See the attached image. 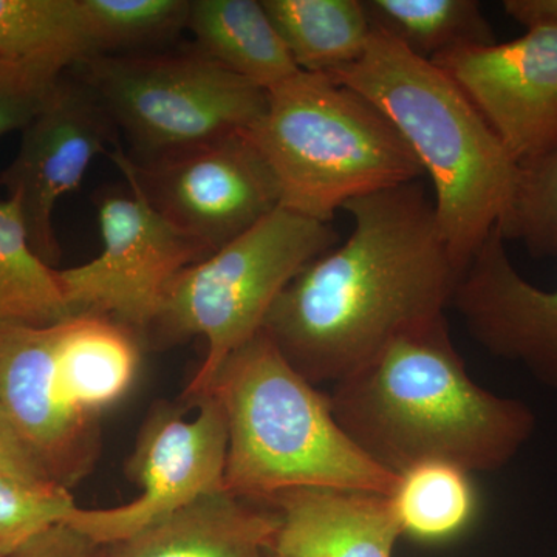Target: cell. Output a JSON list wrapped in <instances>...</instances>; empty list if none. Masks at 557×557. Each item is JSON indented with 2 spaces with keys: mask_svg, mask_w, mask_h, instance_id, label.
Instances as JSON below:
<instances>
[{
  "mask_svg": "<svg viewBox=\"0 0 557 557\" xmlns=\"http://www.w3.org/2000/svg\"><path fill=\"white\" fill-rule=\"evenodd\" d=\"M209 394L228 421L225 491L233 496L267 504L298 487L391 496L397 485L398 475L351 442L330 397L289 364L263 330L231 355Z\"/></svg>",
  "mask_w": 557,
  "mask_h": 557,
  "instance_id": "277c9868",
  "label": "cell"
},
{
  "mask_svg": "<svg viewBox=\"0 0 557 557\" xmlns=\"http://www.w3.org/2000/svg\"><path fill=\"white\" fill-rule=\"evenodd\" d=\"M432 62L467 94L516 163L557 148V24Z\"/></svg>",
  "mask_w": 557,
  "mask_h": 557,
  "instance_id": "7c38bea8",
  "label": "cell"
},
{
  "mask_svg": "<svg viewBox=\"0 0 557 557\" xmlns=\"http://www.w3.org/2000/svg\"><path fill=\"white\" fill-rule=\"evenodd\" d=\"M333 416L362 453L399 475L424 461L469 472L507 467L536 431L527 403L469 376L448 318L401 336L330 395Z\"/></svg>",
  "mask_w": 557,
  "mask_h": 557,
  "instance_id": "7a4b0ae2",
  "label": "cell"
},
{
  "mask_svg": "<svg viewBox=\"0 0 557 557\" xmlns=\"http://www.w3.org/2000/svg\"><path fill=\"white\" fill-rule=\"evenodd\" d=\"M247 134L276 178L281 207L319 222L424 177L387 116L327 73L300 70L267 91L265 112Z\"/></svg>",
  "mask_w": 557,
  "mask_h": 557,
  "instance_id": "5b68a950",
  "label": "cell"
},
{
  "mask_svg": "<svg viewBox=\"0 0 557 557\" xmlns=\"http://www.w3.org/2000/svg\"><path fill=\"white\" fill-rule=\"evenodd\" d=\"M186 28L201 53L265 91L300 72L262 0H193Z\"/></svg>",
  "mask_w": 557,
  "mask_h": 557,
  "instance_id": "d6986e66",
  "label": "cell"
},
{
  "mask_svg": "<svg viewBox=\"0 0 557 557\" xmlns=\"http://www.w3.org/2000/svg\"><path fill=\"white\" fill-rule=\"evenodd\" d=\"M504 10L525 28L557 24V0H505Z\"/></svg>",
  "mask_w": 557,
  "mask_h": 557,
  "instance_id": "f546056e",
  "label": "cell"
},
{
  "mask_svg": "<svg viewBox=\"0 0 557 557\" xmlns=\"http://www.w3.org/2000/svg\"><path fill=\"white\" fill-rule=\"evenodd\" d=\"M388 498L401 533L431 544L458 536L479 507L469 472L445 461L401 472Z\"/></svg>",
  "mask_w": 557,
  "mask_h": 557,
  "instance_id": "603a6c76",
  "label": "cell"
},
{
  "mask_svg": "<svg viewBox=\"0 0 557 557\" xmlns=\"http://www.w3.org/2000/svg\"><path fill=\"white\" fill-rule=\"evenodd\" d=\"M115 129L90 87L62 76L21 131L16 159L0 172V185L17 201L33 249L50 267L61 256L54 208L79 188L95 157L108 152Z\"/></svg>",
  "mask_w": 557,
  "mask_h": 557,
  "instance_id": "8fae6325",
  "label": "cell"
},
{
  "mask_svg": "<svg viewBox=\"0 0 557 557\" xmlns=\"http://www.w3.org/2000/svg\"><path fill=\"white\" fill-rule=\"evenodd\" d=\"M338 244L330 223L278 207L236 240L180 271L153 325L171 338L207 339V357L186 398L207 397L231 355L263 329L289 282Z\"/></svg>",
  "mask_w": 557,
  "mask_h": 557,
  "instance_id": "8992f818",
  "label": "cell"
},
{
  "mask_svg": "<svg viewBox=\"0 0 557 557\" xmlns=\"http://www.w3.org/2000/svg\"><path fill=\"white\" fill-rule=\"evenodd\" d=\"M81 65L84 83L134 146V160L248 132L267 109L265 90L199 49L100 54Z\"/></svg>",
  "mask_w": 557,
  "mask_h": 557,
  "instance_id": "52a82bcc",
  "label": "cell"
},
{
  "mask_svg": "<svg viewBox=\"0 0 557 557\" xmlns=\"http://www.w3.org/2000/svg\"><path fill=\"white\" fill-rule=\"evenodd\" d=\"M0 471L32 480V482H53L11 426L2 409H0Z\"/></svg>",
  "mask_w": 557,
  "mask_h": 557,
  "instance_id": "83f0119b",
  "label": "cell"
},
{
  "mask_svg": "<svg viewBox=\"0 0 557 557\" xmlns=\"http://www.w3.org/2000/svg\"><path fill=\"white\" fill-rule=\"evenodd\" d=\"M299 70L330 73L364 53L372 27L362 0H262Z\"/></svg>",
  "mask_w": 557,
  "mask_h": 557,
  "instance_id": "ffe728a7",
  "label": "cell"
},
{
  "mask_svg": "<svg viewBox=\"0 0 557 557\" xmlns=\"http://www.w3.org/2000/svg\"><path fill=\"white\" fill-rule=\"evenodd\" d=\"M129 190L98 203L101 255L58 270V281L73 317L100 314L134 332L156 324L171 282L207 255L137 189Z\"/></svg>",
  "mask_w": 557,
  "mask_h": 557,
  "instance_id": "9c48e42d",
  "label": "cell"
},
{
  "mask_svg": "<svg viewBox=\"0 0 557 557\" xmlns=\"http://www.w3.org/2000/svg\"><path fill=\"white\" fill-rule=\"evenodd\" d=\"M450 307L479 346L557 391V288L520 276L497 228L465 267Z\"/></svg>",
  "mask_w": 557,
  "mask_h": 557,
  "instance_id": "5bb4252c",
  "label": "cell"
},
{
  "mask_svg": "<svg viewBox=\"0 0 557 557\" xmlns=\"http://www.w3.org/2000/svg\"><path fill=\"white\" fill-rule=\"evenodd\" d=\"M394 124L431 178L443 237L458 271L500 222L519 164L445 70L372 30L354 64L330 72Z\"/></svg>",
  "mask_w": 557,
  "mask_h": 557,
  "instance_id": "3957f363",
  "label": "cell"
},
{
  "mask_svg": "<svg viewBox=\"0 0 557 557\" xmlns=\"http://www.w3.org/2000/svg\"><path fill=\"white\" fill-rule=\"evenodd\" d=\"M62 322L0 330V409L49 478L69 487L94 468L100 437L97 418L72 408L58 387Z\"/></svg>",
  "mask_w": 557,
  "mask_h": 557,
  "instance_id": "4fadbf2b",
  "label": "cell"
},
{
  "mask_svg": "<svg viewBox=\"0 0 557 557\" xmlns=\"http://www.w3.org/2000/svg\"><path fill=\"white\" fill-rule=\"evenodd\" d=\"M277 530L274 509L220 491L110 545L104 557H259Z\"/></svg>",
  "mask_w": 557,
  "mask_h": 557,
  "instance_id": "2e32d148",
  "label": "cell"
},
{
  "mask_svg": "<svg viewBox=\"0 0 557 557\" xmlns=\"http://www.w3.org/2000/svg\"><path fill=\"white\" fill-rule=\"evenodd\" d=\"M72 317L58 270L33 249L17 201L0 200V330L49 327Z\"/></svg>",
  "mask_w": 557,
  "mask_h": 557,
  "instance_id": "44dd1931",
  "label": "cell"
},
{
  "mask_svg": "<svg viewBox=\"0 0 557 557\" xmlns=\"http://www.w3.org/2000/svg\"><path fill=\"white\" fill-rule=\"evenodd\" d=\"M271 557H273V556H271Z\"/></svg>",
  "mask_w": 557,
  "mask_h": 557,
  "instance_id": "1f68e13d",
  "label": "cell"
},
{
  "mask_svg": "<svg viewBox=\"0 0 557 557\" xmlns=\"http://www.w3.org/2000/svg\"><path fill=\"white\" fill-rule=\"evenodd\" d=\"M372 30L434 61L463 47L490 46L496 35L478 0H362Z\"/></svg>",
  "mask_w": 557,
  "mask_h": 557,
  "instance_id": "7402d4cb",
  "label": "cell"
},
{
  "mask_svg": "<svg viewBox=\"0 0 557 557\" xmlns=\"http://www.w3.org/2000/svg\"><path fill=\"white\" fill-rule=\"evenodd\" d=\"M95 57L79 0H0V86L46 94Z\"/></svg>",
  "mask_w": 557,
  "mask_h": 557,
  "instance_id": "e0dca14e",
  "label": "cell"
},
{
  "mask_svg": "<svg viewBox=\"0 0 557 557\" xmlns=\"http://www.w3.org/2000/svg\"><path fill=\"white\" fill-rule=\"evenodd\" d=\"M267 504L278 516L273 557H392L403 536L381 494L298 487Z\"/></svg>",
  "mask_w": 557,
  "mask_h": 557,
  "instance_id": "9a60e30c",
  "label": "cell"
},
{
  "mask_svg": "<svg viewBox=\"0 0 557 557\" xmlns=\"http://www.w3.org/2000/svg\"><path fill=\"white\" fill-rule=\"evenodd\" d=\"M135 188L209 256L281 207L276 178L247 132L148 160L110 152Z\"/></svg>",
  "mask_w": 557,
  "mask_h": 557,
  "instance_id": "ba28073f",
  "label": "cell"
},
{
  "mask_svg": "<svg viewBox=\"0 0 557 557\" xmlns=\"http://www.w3.org/2000/svg\"><path fill=\"white\" fill-rule=\"evenodd\" d=\"M78 507L67 487L53 482H32L0 471V557L62 525Z\"/></svg>",
  "mask_w": 557,
  "mask_h": 557,
  "instance_id": "484cf974",
  "label": "cell"
},
{
  "mask_svg": "<svg viewBox=\"0 0 557 557\" xmlns=\"http://www.w3.org/2000/svg\"><path fill=\"white\" fill-rule=\"evenodd\" d=\"M46 94L0 86V138L10 132L22 131L42 108ZM2 189V185H0Z\"/></svg>",
  "mask_w": 557,
  "mask_h": 557,
  "instance_id": "f1b7e54d",
  "label": "cell"
},
{
  "mask_svg": "<svg viewBox=\"0 0 557 557\" xmlns=\"http://www.w3.org/2000/svg\"><path fill=\"white\" fill-rule=\"evenodd\" d=\"M350 236L309 263L263 324L311 384L338 383L446 319L460 271L423 178L348 201Z\"/></svg>",
  "mask_w": 557,
  "mask_h": 557,
  "instance_id": "6da1fadb",
  "label": "cell"
},
{
  "mask_svg": "<svg viewBox=\"0 0 557 557\" xmlns=\"http://www.w3.org/2000/svg\"><path fill=\"white\" fill-rule=\"evenodd\" d=\"M139 351L132 330L100 314L62 322L57 381L72 408L98 418L119 403L137 376Z\"/></svg>",
  "mask_w": 557,
  "mask_h": 557,
  "instance_id": "ac0fdd59",
  "label": "cell"
},
{
  "mask_svg": "<svg viewBox=\"0 0 557 557\" xmlns=\"http://www.w3.org/2000/svg\"><path fill=\"white\" fill-rule=\"evenodd\" d=\"M497 231L505 244L518 242L533 258H557V148L519 164Z\"/></svg>",
  "mask_w": 557,
  "mask_h": 557,
  "instance_id": "cb8c5ba5",
  "label": "cell"
},
{
  "mask_svg": "<svg viewBox=\"0 0 557 557\" xmlns=\"http://www.w3.org/2000/svg\"><path fill=\"white\" fill-rule=\"evenodd\" d=\"M98 57L106 51L149 46L188 24V0H79Z\"/></svg>",
  "mask_w": 557,
  "mask_h": 557,
  "instance_id": "d4e9b609",
  "label": "cell"
},
{
  "mask_svg": "<svg viewBox=\"0 0 557 557\" xmlns=\"http://www.w3.org/2000/svg\"><path fill=\"white\" fill-rule=\"evenodd\" d=\"M259 557H271V553H269V555H263V556H259Z\"/></svg>",
  "mask_w": 557,
  "mask_h": 557,
  "instance_id": "4dcf8cb0",
  "label": "cell"
},
{
  "mask_svg": "<svg viewBox=\"0 0 557 557\" xmlns=\"http://www.w3.org/2000/svg\"><path fill=\"white\" fill-rule=\"evenodd\" d=\"M183 418L161 409L146 421L127 469L141 490L129 504L108 509L76 507L65 520L97 545H112L143 528L225 491L228 421L215 395L196 399Z\"/></svg>",
  "mask_w": 557,
  "mask_h": 557,
  "instance_id": "30bf717a",
  "label": "cell"
},
{
  "mask_svg": "<svg viewBox=\"0 0 557 557\" xmlns=\"http://www.w3.org/2000/svg\"><path fill=\"white\" fill-rule=\"evenodd\" d=\"M98 547L75 528L62 523L33 539L10 557H98Z\"/></svg>",
  "mask_w": 557,
  "mask_h": 557,
  "instance_id": "4316f807",
  "label": "cell"
}]
</instances>
